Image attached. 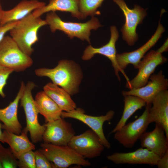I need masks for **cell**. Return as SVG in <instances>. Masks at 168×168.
<instances>
[{
	"instance_id": "52a82bcc",
	"label": "cell",
	"mask_w": 168,
	"mask_h": 168,
	"mask_svg": "<svg viewBox=\"0 0 168 168\" xmlns=\"http://www.w3.org/2000/svg\"><path fill=\"white\" fill-rule=\"evenodd\" d=\"M113 1L122 10L125 17V23L121 29L122 38L129 45H133L138 39L137 27L147 15L146 10L137 5L130 9L124 0Z\"/></svg>"
},
{
	"instance_id": "ac0fdd59",
	"label": "cell",
	"mask_w": 168,
	"mask_h": 168,
	"mask_svg": "<svg viewBox=\"0 0 168 168\" xmlns=\"http://www.w3.org/2000/svg\"><path fill=\"white\" fill-rule=\"evenodd\" d=\"M148 111L150 123L155 122L164 131L168 138V91L160 92L153 100Z\"/></svg>"
},
{
	"instance_id": "cb8c5ba5",
	"label": "cell",
	"mask_w": 168,
	"mask_h": 168,
	"mask_svg": "<svg viewBox=\"0 0 168 168\" xmlns=\"http://www.w3.org/2000/svg\"><path fill=\"white\" fill-rule=\"evenodd\" d=\"M43 90L63 111L68 112L77 108L76 104L69 94L52 82L46 84L43 87Z\"/></svg>"
},
{
	"instance_id": "4316f807",
	"label": "cell",
	"mask_w": 168,
	"mask_h": 168,
	"mask_svg": "<svg viewBox=\"0 0 168 168\" xmlns=\"http://www.w3.org/2000/svg\"><path fill=\"white\" fill-rule=\"evenodd\" d=\"M17 161L10 148L4 147L0 142V162L3 168H17Z\"/></svg>"
},
{
	"instance_id": "4fadbf2b",
	"label": "cell",
	"mask_w": 168,
	"mask_h": 168,
	"mask_svg": "<svg viewBox=\"0 0 168 168\" xmlns=\"http://www.w3.org/2000/svg\"><path fill=\"white\" fill-rule=\"evenodd\" d=\"M111 36L108 42L103 46L96 48L91 45L87 46L85 49L82 56V59L87 60L91 58L95 54L102 55L107 58L111 61L113 67L115 74L119 80L120 81V78L119 72H121L128 82L129 80L124 71L122 70L119 67L116 59V51L115 44L119 37L118 30L115 26L110 27Z\"/></svg>"
},
{
	"instance_id": "f1b7e54d",
	"label": "cell",
	"mask_w": 168,
	"mask_h": 168,
	"mask_svg": "<svg viewBox=\"0 0 168 168\" xmlns=\"http://www.w3.org/2000/svg\"><path fill=\"white\" fill-rule=\"evenodd\" d=\"M13 72V70L0 64V95L3 98L5 97L3 89L7 84V80Z\"/></svg>"
},
{
	"instance_id": "9c48e42d",
	"label": "cell",
	"mask_w": 168,
	"mask_h": 168,
	"mask_svg": "<svg viewBox=\"0 0 168 168\" xmlns=\"http://www.w3.org/2000/svg\"><path fill=\"white\" fill-rule=\"evenodd\" d=\"M68 145L85 158L100 156L105 148L98 135L91 129L75 135Z\"/></svg>"
},
{
	"instance_id": "30bf717a",
	"label": "cell",
	"mask_w": 168,
	"mask_h": 168,
	"mask_svg": "<svg viewBox=\"0 0 168 168\" xmlns=\"http://www.w3.org/2000/svg\"><path fill=\"white\" fill-rule=\"evenodd\" d=\"M114 114V111L110 110L105 115L93 116L85 114L83 109L78 108L68 112L63 111L61 117L75 119L86 124L98 135L105 147L109 149L110 144L105 136L103 127L105 122L113 118Z\"/></svg>"
},
{
	"instance_id": "d6a6232c",
	"label": "cell",
	"mask_w": 168,
	"mask_h": 168,
	"mask_svg": "<svg viewBox=\"0 0 168 168\" xmlns=\"http://www.w3.org/2000/svg\"><path fill=\"white\" fill-rule=\"evenodd\" d=\"M168 48V40L167 39L163 45L156 51L162 54L163 52H166L167 51Z\"/></svg>"
},
{
	"instance_id": "6da1fadb",
	"label": "cell",
	"mask_w": 168,
	"mask_h": 168,
	"mask_svg": "<svg viewBox=\"0 0 168 168\" xmlns=\"http://www.w3.org/2000/svg\"><path fill=\"white\" fill-rule=\"evenodd\" d=\"M35 73L38 77H48L70 95L77 93L82 77L79 67L74 62L66 59L59 61L53 68H39Z\"/></svg>"
},
{
	"instance_id": "5bb4252c",
	"label": "cell",
	"mask_w": 168,
	"mask_h": 168,
	"mask_svg": "<svg viewBox=\"0 0 168 168\" xmlns=\"http://www.w3.org/2000/svg\"><path fill=\"white\" fill-rule=\"evenodd\" d=\"M150 78V80L143 86L129 91H122L123 95L136 96L143 100L147 105H152L157 95L161 92L167 90L168 80L161 70L157 74L152 75Z\"/></svg>"
},
{
	"instance_id": "8992f818",
	"label": "cell",
	"mask_w": 168,
	"mask_h": 168,
	"mask_svg": "<svg viewBox=\"0 0 168 168\" xmlns=\"http://www.w3.org/2000/svg\"><path fill=\"white\" fill-rule=\"evenodd\" d=\"M33 62L30 56L22 51L11 36H5L0 42V64L20 72L30 67Z\"/></svg>"
},
{
	"instance_id": "9a60e30c",
	"label": "cell",
	"mask_w": 168,
	"mask_h": 168,
	"mask_svg": "<svg viewBox=\"0 0 168 168\" xmlns=\"http://www.w3.org/2000/svg\"><path fill=\"white\" fill-rule=\"evenodd\" d=\"M164 31V28L159 22L153 35L143 45L133 51L117 54V61L119 68L124 71L128 64H132L138 69L139 64L145 54L156 43Z\"/></svg>"
},
{
	"instance_id": "277c9868",
	"label": "cell",
	"mask_w": 168,
	"mask_h": 168,
	"mask_svg": "<svg viewBox=\"0 0 168 168\" xmlns=\"http://www.w3.org/2000/svg\"><path fill=\"white\" fill-rule=\"evenodd\" d=\"M39 150L52 163L54 168H67L76 165L88 166L91 165L68 145L58 146L46 143H42Z\"/></svg>"
},
{
	"instance_id": "4dcf8cb0",
	"label": "cell",
	"mask_w": 168,
	"mask_h": 168,
	"mask_svg": "<svg viewBox=\"0 0 168 168\" xmlns=\"http://www.w3.org/2000/svg\"><path fill=\"white\" fill-rule=\"evenodd\" d=\"M17 22V21L11 22L0 26V42L5 36L6 34L9 31L15 26Z\"/></svg>"
},
{
	"instance_id": "836d02e7",
	"label": "cell",
	"mask_w": 168,
	"mask_h": 168,
	"mask_svg": "<svg viewBox=\"0 0 168 168\" xmlns=\"http://www.w3.org/2000/svg\"><path fill=\"white\" fill-rule=\"evenodd\" d=\"M2 124L0 123V142H3V132L2 131Z\"/></svg>"
},
{
	"instance_id": "7402d4cb",
	"label": "cell",
	"mask_w": 168,
	"mask_h": 168,
	"mask_svg": "<svg viewBox=\"0 0 168 168\" xmlns=\"http://www.w3.org/2000/svg\"><path fill=\"white\" fill-rule=\"evenodd\" d=\"M79 0H49L48 4L34 11L32 14L35 17H40L49 12L58 11L69 12L72 16L79 19H83L79 7Z\"/></svg>"
},
{
	"instance_id": "2e32d148",
	"label": "cell",
	"mask_w": 168,
	"mask_h": 168,
	"mask_svg": "<svg viewBox=\"0 0 168 168\" xmlns=\"http://www.w3.org/2000/svg\"><path fill=\"white\" fill-rule=\"evenodd\" d=\"M107 159L117 164H145L156 165L160 157L144 148L128 152H116L106 156Z\"/></svg>"
},
{
	"instance_id": "83f0119b",
	"label": "cell",
	"mask_w": 168,
	"mask_h": 168,
	"mask_svg": "<svg viewBox=\"0 0 168 168\" xmlns=\"http://www.w3.org/2000/svg\"><path fill=\"white\" fill-rule=\"evenodd\" d=\"M17 166L20 168H36L34 152L30 150L17 158Z\"/></svg>"
},
{
	"instance_id": "1f68e13d",
	"label": "cell",
	"mask_w": 168,
	"mask_h": 168,
	"mask_svg": "<svg viewBox=\"0 0 168 168\" xmlns=\"http://www.w3.org/2000/svg\"><path fill=\"white\" fill-rule=\"evenodd\" d=\"M156 166L158 168H168V150L157 162Z\"/></svg>"
},
{
	"instance_id": "7c38bea8",
	"label": "cell",
	"mask_w": 168,
	"mask_h": 168,
	"mask_svg": "<svg viewBox=\"0 0 168 168\" xmlns=\"http://www.w3.org/2000/svg\"><path fill=\"white\" fill-rule=\"evenodd\" d=\"M61 117L47 122L43 135L44 143L58 146L67 145L75 133L72 124Z\"/></svg>"
},
{
	"instance_id": "e0dca14e",
	"label": "cell",
	"mask_w": 168,
	"mask_h": 168,
	"mask_svg": "<svg viewBox=\"0 0 168 168\" xmlns=\"http://www.w3.org/2000/svg\"><path fill=\"white\" fill-rule=\"evenodd\" d=\"M25 86L24 82H22L14 100L7 107L0 109V121L3 123L2 128L16 134H20L22 131V126L17 117V109Z\"/></svg>"
},
{
	"instance_id": "d6986e66",
	"label": "cell",
	"mask_w": 168,
	"mask_h": 168,
	"mask_svg": "<svg viewBox=\"0 0 168 168\" xmlns=\"http://www.w3.org/2000/svg\"><path fill=\"white\" fill-rule=\"evenodd\" d=\"M139 139L142 147L155 154L160 158L168 150V138L164 130L156 124L152 131L145 132Z\"/></svg>"
},
{
	"instance_id": "484cf974",
	"label": "cell",
	"mask_w": 168,
	"mask_h": 168,
	"mask_svg": "<svg viewBox=\"0 0 168 168\" xmlns=\"http://www.w3.org/2000/svg\"><path fill=\"white\" fill-rule=\"evenodd\" d=\"M104 0H79V9L83 19L90 16H93L100 14L97 9Z\"/></svg>"
},
{
	"instance_id": "5b68a950",
	"label": "cell",
	"mask_w": 168,
	"mask_h": 168,
	"mask_svg": "<svg viewBox=\"0 0 168 168\" xmlns=\"http://www.w3.org/2000/svg\"><path fill=\"white\" fill-rule=\"evenodd\" d=\"M35 86L33 82H28L20 101L26 116V126L25 128L29 132L31 139L34 143L43 140V135L46 128L44 124L40 125L38 119L39 112L32 93Z\"/></svg>"
},
{
	"instance_id": "44dd1931",
	"label": "cell",
	"mask_w": 168,
	"mask_h": 168,
	"mask_svg": "<svg viewBox=\"0 0 168 168\" xmlns=\"http://www.w3.org/2000/svg\"><path fill=\"white\" fill-rule=\"evenodd\" d=\"M28 133L25 128L20 134H16L5 130L3 132L2 143H6L9 146L17 159L24 153L35 149V145L28 138Z\"/></svg>"
},
{
	"instance_id": "3957f363",
	"label": "cell",
	"mask_w": 168,
	"mask_h": 168,
	"mask_svg": "<svg viewBox=\"0 0 168 168\" xmlns=\"http://www.w3.org/2000/svg\"><path fill=\"white\" fill-rule=\"evenodd\" d=\"M52 32L58 30L63 32L71 39L76 37L90 43L91 31L96 30L101 26L98 19L92 16L85 23L65 21L62 20L55 12H50L46 15L45 20Z\"/></svg>"
},
{
	"instance_id": "e575fe53",
	"label": "cell",
	"mask_w": 168,
	"mask_h": 168,
	"mask_svg": "<svg viewBox=\"0 0 168 168\" xmlns=\"http://www.w3.org/2000/svg\"><path fill=\"white\" fill-rule=\"evenodd\" d=\"M3 12V10L2 9L1 6L0 4V21L2 17Z\"/></svg>"
},
{
	"instance_id": "8fae6325",
	"label": "cell",
	"mask_w": 168,
	"mask_h": 168,
	"mask_svg": "<svg viewBox=\"0 0 168 168\" xmlns=\"http://www.w3.org/2000/svg\"><path fill=\"white\" fill-rule=\"evenodd\" d=\"M142 58L139 64L137 74L126 84V87L130 90L145 85L157 67L164 63L167 60L162 54L153 50L151 51Z\"/></svg>"
},
{
	"instance_id": "f546056e",
	"label": "cell",
	"mask_w": 168,
	"mask_h": 168,
	"mask_svg": "<svg viewBox=\"0 0 168 168\" xmlns=\"http://www.w3.org/2000/svg\"><path fill=\"white\" fill-rule=\"evenodd\" d=\"M34 153L36 168H54L52 163L39 150Z\"/></svg>"
},
{
	"instance_id": "d590c367",
	"label": "cell",
	"mask_w": 168,
	"mask_h": 168,
	"mask_svg": "<svg viewBox=\"0 0 168 168\" xmlns=\"http://www.w3.org/2000/svg\"><path fill=\"white\" fill-rule=\"evenodd\" d=\"M0 168H3L0 162Z\"/></svg>"
},
{
	"instance_id": "ffe728a7",
	"label": "cell",
	"mask_w": 168,
	"mask_h": 168,
	"mask_svg": "<svg viewBox=\"0 0 168 168\" xmlns=\"http://www.w3.org/2000/svg\"><path fill=\"white\" fill-rule=\"evenodd\" d=\"M45 4L44 2L38 0H23L13 8L7 11L3 10L0 26L19 21Z\"/></svg>"
},
{
	"instance_id": "7a4b0ae2",
	"label": "cell",
	"mask_w": 168,
	"mask_h": 168,
	"mask_svg": "<svg viewBox=\"0 0 168 168\" xmlns=\"http://www.w3.org/2000/svg\"><path fill=\"white\" fill-rule=\"evenodd\" d=\"M46 25L45 20L31 13L17 21L9 31L10 36L22 51L30 56L34 51L32 46L39 40V30Z\"/></svg>"
},
{
	"instance_id": "d4e9b609",
	"label": "cell",
	"mask_w": 168,
	"mask_h": 168,
	"mask_svg": "<svg viewBox=\"0 0 168 168\" xmlns=\"http://www.w3.org/2000/svg\"><path fill=\"white\" fill-rule=\"evenodd\" d=\"M124 97V106L122 116L110 133H114L119 130L136 111L146 105V102L137 96L128 95Z\"/></svg>"
},
{
	"instance_id": "603a6c76",
	"label": "cell",
	"mask_w": 168,
	"mask_h": 168,
	"mask_svg": "<svg viewBox=\"0 0 168 168\" xmlns=\"http://www.w3.org/2000/svg\"><path fill=\"white\" fill-rule=\"evenodd\" d=\"M34 101L39 113L44 117L46 123L56 120L61 117L63 111L44 91L36 94Z\"/></svg>"
},
{
	"instance_id": "ba28073f",
	"label": "cell",
	"mask_w": 168,
	"mask_h": 168,
	"mask_svg": "<svg viewBox=\"0 0 168 168\" xmlns=\"http://www.w3.org/2000/svg\"><path fill=\"white\" fill-rule=\"evenodd\" d=\"M152 105H146L142 114L133 122L125 124L114 133V138L126 148H131L135 145L142 134L146 132L150 124L148 111Z\"/></svg>"
}]
</instances>
